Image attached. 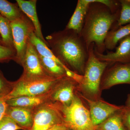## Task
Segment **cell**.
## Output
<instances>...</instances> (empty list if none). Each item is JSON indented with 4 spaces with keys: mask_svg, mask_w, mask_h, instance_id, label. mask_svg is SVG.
<instances>
[{
    "mask_svg": "<svg viewBox=\"0 0 130 130\" xmlns=\"http://www.w3.org/2000/svg\"><path fill=\"white\" fill-rule=\"evenodd\" d=\"M0 36L6 46L15 51L11 22L0 14Z\"/></svg>",
    "mask_w": 130,
    "mask_h": 130,
    "instance_id": "obj_22",
    "label": "cell"
},
{
    "mask_svg": "<svg viewBox=\"0 0 130 130\" xmlns=\"http://www.w3.org/2000/svg\"><path fill=\"white\" fill-rule=\"evenodd\" d=\"M20 65L23 68V72L20 78L23 80L36 81L53 77L47 73L42 66L39 54L29 39L24 56Z\"/></svg>",
    "mask_w": 130,
    "mask_h": 130,
    "instance_id": "obj_7",
    "label": "cell"
},
{
    "mask_svg": "<svg viewBox=\"0 0 130 130\" xmlns=\"http://www.w3.org/2000/svg\"><path fill=\"white\" fill-rule=\"evenodd\" d=\"M105 70L101 82V90L107 89L121 84L130 85V63H117Z\"/></svg>",
    "mask_w": 130,
    "mask_h": 130,
    "instance_id": "obj_10",
    "label": "cell"
},
{
    "mask_svg": "<svg viewBox=\"0 0 130 130\" xmlns=\"http://www.w3.org/2000/svg\"><path fill=\"white\" fill-rule=\"evenodd\" d=\"M14 82L8 81L0 70V100L6 98L13 89Z\"/></svg>",
    "mask_w": 130,
    "mask_h": 130,
    "instance_id": "obj_24",
    "label": "cell"
},
{
    "mask_svg": "<svg viewBox=\"0 0 130 130\" xmlns=\"http://www.w3.org/2000/svg\"><path fill=\"white\" fill-rule=\"evenodd\" d=\"M0 44H2V45H4V46H5V44H4V43H3V42L2 41V39L1 37V36H0Z\"/></svg>",
    "mask_w": 130,
    "mask_h": 130,
    "instance_id": "obj_31",
    "label": "cell"
},
{
    "mask_svg": "<svg viewBox=\"0 0 130 130\" xmlns=\"http://www.w3.org/2000/svg\"><path fill=\"white\" fill-rule=\"evenodd\" d=\"M16 56L14 61L20 64L25 54L30 36L35 32L34 26L24 13L11 22Z\"/></svg>",
    "mask_w": 130,
    "mask_h": 130,
    "instance_id": "obj_6",
    "label": "cell"
},
{
    "mask_svg": "<svg viewBox=\"0 0 130 130\" xmlns=\"http://www.w3.org/2000/svg\"><path fill=\"white\" fill-rule=\"evenodd\" d=\"M94 44H90L88 49L89 55L85 68L82 81L78 90L83 94L84 97L93 100H100L101 85L103 75L108 63L100 60L94 53Z\"/></svg>",
    "mask_w": 130,
    "mask_h": 130,
    "instance_id": "obj_3",
    "label": "cell"
},
{
    "mask_svg": "<svg viewBox=\"0 0 130 130\" xmlns=\"http://www.w3.org/2000/svg\"><path fill=\"white\" fill-rule=\"evenodd\" d=\"M23 14L17 3L0 0V14L10 22L19 18Z\"/></svg>",
    "mask_w": 130,
    "mask_h": 130,
    "instance_id": "obj_18",
    "label": "cell"
},
{
    "mask_svg": "<svg viewBox=\"0 0 130 130\" xmlns=\"http://www.w3.org/2000/svg\"><path fill=\"white\" fill-rule=\"evenodd\" d=\"M121 117L125 126L128 130H130V108L123 106L121 110Z\"/></svg>",
    "mask_w": 130,
    "mask_h": 130,
    "instance_id": "obj_27",
    "label": "cell"
},
{
    "mask_svg": "<svg viewBox=\"0 0 130 130\" xmlns=\"http://www.w3.org/2000/svg\"><path fill=\"white\" fill-rule=\"evenodd\" d=\"M60 112L63 124L70 130H96L89 109L76 94L68 106L55 103Z\"/></svg>",
    "mask_w": 130,
    "mask_h": 130,
    "instance_id": "obj_4",
    "label": "cell"
},
{
    "mask_svg": "<svg viewBox=\"0 0 130 130\" xmlns=\"http://www.w3.org/2000/svg\"><path fill=\"white\" fill-rule=\"evenodd\" d=\"M16 52L8 47L0 44V63H8L10 61H14Z\"/></svg>",
    "mask_w": 130,
    "mask_h": 130,
    "instance_id": "obj_25",
    "label": "cell"
},
{
    "mask_svg": "<svg viewBox=\"0 0 130 130\" xmlns=\"http://www.w3.org/2000/svg\"><path fill=\"white\" fill-rule=\"evenodd\" d=\"M121 110L116 112L102 123L96 126V130H128L123 123Z\"/></svg>",
    "mask_w": 130,
    "mask_h": 130,
    "instance_id": "obj_21",
    "label": "cell"
},
{
    "mask_svg": "<svg viewBox=\"0 0 130 130\" xmlns=\"http://www.w3.org/2000/svg\"><path fill=\"white\" fill-rule=\"evenodd\" d=\"M35 108L8 106L5 116L13 120L23 130H30L34 120Z\"/></svg>",
    "mask_w": 130,
    "mask_h": 130,
    "instance_id": "obj_13",
    "label": "cell"
},
{
    "mask_svg": "<svg viewBox=\"0 0 130 130\" xmlns=\"http://www.w3.org/2000/svg\"><path fill=\"white\" fill-rule=\"evenodd\" d=\"M78 84L71 78L65 76L59 79L49 94V101L68 106L76 94Z\"/></svg>",
    "mask_w": 130,
    "mask_h": 130,
    "instance_id": "obj_9",
    "label": "cell"
},
{
    "mask_svg": "<svg viewBox=\"0 0 130 130\" xmlns=\"http://www.w3.org/2000/svg\"><path fill=\"white\" fill-rule=\"evenodd\" d=\"M16 3L24 13L30 20L34 26L35 33L38 38L46 43V40L42 32L41 26L37 12V0H16Z\"/></svg>",
    "mask_w": 130,
    "mask_h": 130,
    "instance_id": "obj_14",
    "label": "cell"
},
{
    "mask_svg": "<svg viewBox=\"0 0 130 130\" xmlns=\"http://www.w3.org/2000/svg\"><path fill=\"white\" fill-rule=\"evenodd\" d=\"M61 78L51 77L32 81H25L19 78L14 81L12 90L5 99L7 100L22 96H35L47 94Z\"/></svg>",
    "mask_w": 130,
    "mask_h": 130,
    "instance_id": "obj_5",
    "label": "cell"
},
{
    "mask_svg": "<svg viewBox=\"0 0 130 130\" xmlns=\"http://www.w3.org/2000/svg\"><path fill=\"white\" fill-rule=\"evenodd\" d=\"M125 107L130 108V94L128 96V98L126 102Z\"/></svg>",
    "mask_w": 130,
    "mask_h": 130,
    "instance_id": "obj_30",
    "label": "cell"
},
{
    "mask_svg": "<svg viewBox=\"0 0 130 130\" xmlns=\"http://www.w3.org/2000/svg\"><path fill=\"white\" fill-rule=\"evenodd\" d=\"M130 35V23L115 30L109 31L105 41L106 49L112 50L116 48L120 40Z\"/></svg>",
    "mask_w": 130,
    "mask_h": 130,
    "instance_id": "obj_17",
    "label": "cell"
},
{
    "mask_svg": "<svg viewBox=\"0 0 130 130\" xmlns=\"http://www.w3.org/2000/svg\"><path fill=\"white\" fill-rule=\"evenodd\" d=\"M23 130L11 119L5 116L0 121V130Z\"/></svg>",
    "mask_w": 130,
    "mask_h": 130,
    "instance_id": "obj_26",
    "label": "cell"
},
{
    "mask_svg": "<svg viewBox=\"0 0 130 130\" xmlns=\"http://www.w3.org/2000/svg\"><path fill=\"white\" fill-rule=\"evenodd\" d=\"M89 5L87 0L78 1L74 13L65 29L74 31L80 34Z\"/></svg>",
    "mask_w": 130,
    "mask_h": 130,
    "instance_id": "obj_15",
    "label": "cell"
},
{
    "mask_svg": "<svg viewBox=\"0 0 130 130\" xmlns=\"http://www.w3.org/2000/svg\"><path fill=\"white\" fill-rule=\"evenodd\" d=\"M46 41L54 55L65 67L83 75L88 49L79 34L65 28L47 36Z\"/></svg>",
    "mask_w": 130,
    "mask_h": 130,
    "instance_id": "obj_1",
    "label": "cell"
},
{
    "mask_svg": "<svg viewBox=\"0 0 130 130\" xmlns=\"http://www.w3.org/2000/svg\"><path fill=\"white\" fill-rule=\"evenodd\" d=\"M29 41L40 55L45 58L52 59L64 68L66 67L54 55L47 44L37 37L35 32H32L31 34Z\"/></svg>",
    "mask_w": 130,
    "mask_h": 130,
    "instance_id": "obj_19",
    "label": "cell"
},
{
    "mask_svg": "<svg viewBox=\"0 0 130 130\" xmlns=\"http://www.w3.org/2000/svg\"><path fill=\"white\" fill-rule=\"evenodd\" d=\"M67 130H69V129H67Z\"/></svg>",
    "mask_w": 130,
    "mask_h": 130,
    "instance_id": "obj_32",
    "label": "cell"
},
{
    "mask_svg": "<svg viewBox=\"0 0 130 130\" xmlns=\"http://www.w3.org/2000/svg\"><path fill=\"white\" fill-rule=\"evenodd\" d=\"M49 94L39 96H22L6 100L8 106L35 108L49 101Z\"/></svg>",
    "mask_w": 130,
    "mask_h": 130,
    "instance_id": "obj_16",
    "label": "cell"
},
{
    "mask_svg": "<svg viewBox=\"0 0 130 130\" xmlns=\"http://www.w3.org/2000/svg\"><path fill=\"white\" fill-rule=\"evenodd\" d=\"M89 5L80 35L88 49L94 44L95 49L103 54L106 50L105 38L107 33L117 23L120 9L116 12L111 11L97 0H87Z\"/></svg>",
    "mask_w": 130,
    "mask_h": 130,
    "instance_id": "obj_2",
    "label": "cell"
},
{
    "mask_svg": "<svg viewBox=\"0 0 130 130\" xmlns=\"http://www.w3.org/2000/svg\"><path fill=\"white\" fill-rule=\"evenodd\" d=\"M39 55L42 66L50 76L58 78L67 76L66 70L63 67L52 59Z\"/></svg>",
    "mask_w": 130,
    "mask_h": 130,
    "instance_id": "obj_20",
    "label": "cell"
},
{
    "mask_svg": "<svg viewBox=\"0 0 130 130\" xmlns=\"http://www.w3.org/2000/svg\"><path fill=\"white\" fill-rule=\"evenodd\" d=\"M86 100L89 106V111L93 125L100 124L116 112L121 110L123 106H117L109 104L102 100H93L80 95Z\"/></svg>",
    "mask_w": 130,
    "mask_h": 130,
    "instance_id": "obj_11",
    "label": "cell"
},
{
    "mask_svg": "<svg viewBox=\"0 0 130 130\" xmlns=\"http://www.w3.org/2000/svg\"><path fill=\"white\" fill-rule=\"evenodd\" d=\"M8 105L5 98L0 100V121L5 117Z\"/></svg>",
    "mask_w": 130,
    "mask_h": 130,
    "instance_id": "obj_28",
    "label": "cell"
},
{
    "mask_svg": "<svg viewBox=\"0 0 130 130\" xmlns=\"http://www.w3.org/2000/svg\"><path fill=\"white\" fill-rule=\"evenodd\" d=\"M61 124L63 120L58 107L48 102L35 108L33 125L30 130H48Z\"/></svg>",
    "mask_w": 130,
    "mask_h": 130,
    "instance_id": "obj_8",
    "label": "cell"
},
{
    "mask_svg": "<svg viewBox=\"0 0 130 130\" xmlns=\"http://www.w3.org/2000/svg\"><path fill=\"white\" fill-rule=\"evenodd\" d=\"M68 128L63 124L54 126L48 130H67Z\"/></svg>",
    "mask_w": 130,
    "mask_h": 130,
    "instance_id": "obj_29",
    "label": "cell"
},
{
    "mask_svg": "<svg viewBox=\"0 0 130 130\" xmlns=\"http://www.w3.org/2000/svg\"><path fill=\"white\" fill-rule=\"evenodd\" d=\"M120 5L119 17L117 23L110 30H115L130 23V0L119 1Z\"/></svg>",
    "mask_w": 130,
    "mask_h": 130,
    "instance_id": "obj_23",
    "label": "cell"
},
{
    "mask_svg": "<svg viewBox=\"0 0 130 130\" xmlns=\"http://www.w3.org/2000/svg\"><path fill=\"white\" fill-rule=\"evenodd\" d=\"M114 52L108 51L106 54L100 53L94 48L95 54L100 60L107 62L109 65L117 63H130V35L120 40Z\"/></svg>",
    "mask_w": 130,
    "mask_h": 130,
    "instance_id": "obj_12",
    "label": "cell"
}]
</instances>
